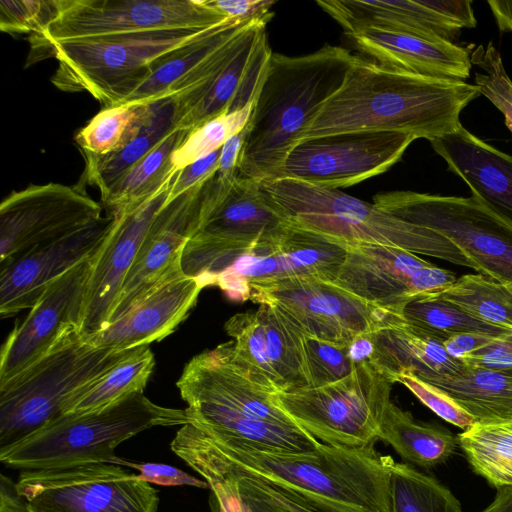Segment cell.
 Returning a JSON list of instances; mask_svg holds the SVG:
<instances>
[{
	"instance_id": "cell-1",
	"label": "cell",
	"mask_w": 512,
	"mask_h": 512,
	"mask_svg": "<svg viewBox=\"0 0 512 512\" xmlns=\"http://www.w3.org/2000/svg\"><path fill=\"white\" fill-rule=\"evenodd\" d=\"M479 95L475 84L463 80L409 73L358 57L301 142L369 131L408 133L430 142L456 130L460 113Z\"/></svg>"
},
{
	"instance_id": "cell-2",
	"label": "cell",
	"mask_w": 512,
	"mask_h": 512,
	"mask_svg": "<svg viewBox=\"0 0 512 512\" xmlns=\"http://www.w3.org/2000/svg\"><path fill=\"white\" fill-rule=\"evenodd\" d=\"M201 432L208 449L226 468L309 507L324 512H390L394 460L379 454L374 445L346 447L320 442L309 451H279L216 440Z\"/></svg>"
},
{
	"instance_id": "cell-3",
	"label": "cell",
	"mask_w": 512,
	"mask_h": 512,
	"mask_svg": "<svg viewBox=\"0 0 512 512\" xmlns=\"http://www.w3.org/2000/svg\"><path fill=\"white\" fill-rule=\"evenodd\" d=\"M357 59L348 49L331 45L302 56L272 52L245 126L238 176L261 182L277 179L288 155Z\"/></svg>"
},
{
	"instance_id": "cell-4",
	"label": "cell",
	"mask_w": 512,
	"mask_h": 512,
	"mask_svg": "<svg viewBox=\"0 0 512 512\" xmlns=\"http://www.w3.org/2000/svg\"><path fill=\"white\" fill-rule=\"evenodd\" d=\"M262 183L292 223L347 247L392 246L480 272L461 249L441 234L398 218L374 203L339 189L288 178Z\"/></svg>"
},
{
	"instance_id": "cell-5",
	"label": "cell",
	"mask_w": 512,
	"mask_h": 512,
	"mask_svg": "<svg viewBox=\"0 0 512 512\" xmlns=\"http://www.w3.org/2000/svg\"><path fill=\"white\" fill-rule=\"evenodd\" d=\"M188 423L185 409L157 405L137 392L99 410L61 415L0 450V461L21 470L112 463L115 448L134 435L156 426Z\"/></svg>"
},
{
	"instance_id": "cell-6",
	"label": "cell",
	"mask_w": 512,
	"mask_h": 512,
	"mask_svg": "<svg viewBox=\"0 0 512 512\" xmlns=\"http://www.w3.org/2000/svg\"><path fill=\"white\" fill-rule=\"evenodd\" d=\"M292 222L261 181L217 174L203 188L197 230L186 243L181 267L206 287L239 257L282 237Z\"/></svg>"
},
{
	"instance_id": "cell-7",
	"label": "cell",
	"mask_w": 512,
	"mask_h": 512,
	"mask_svg": "<svg viewBox=\"0 0 512 512\" xmlns=\"http://www.w3.org/2000/svg\"><path fill=\"white\" fill-rule=\"evenodd\" d=\"M131 350L95 346L79 329L67 332L46 354L0 384V450L60 417L72 396Z\"/></svg>"
},
{
	"instance_id": "cell-8",
	"label": "cell",
	"mask_w": 512,
	"mask_h": 512,
	"mask_svg": "<svg viewBox=\"0 0 512 512\" xmlns=\"http://www.w3.org/2000/svg\"><path fill=\"white\" fill-rule=\"evenodd\" d=\"M228 21L205 29L156 30L56 44L49 52L59 62L52 82L63 91L89 92L104 108L119 105L159 62Z\"/></svg>"
},
{
	"instance_id": "cell-9",
	"label": "cell",
	"mask_w": 512,
	"mask_h": 512,
	"mask_svg": "<svg viewBox=\"0 0 512 512\" xmlns=\"http://www.w3.org/2000/svg\"><path fill=\"white\" fill-rule=\"evenodd\" d=\"M47 25L29 37L28 62L49 57L52 46L156 30L205 29L227 20L206 0H55Z\"/></svg>"
},
{
	"instance_id": "cell-10",
	"label": "cell",
	"mask_w": 512,
	"mask_h": 512,
	"mask_svg": "<svg viewBox=\"0 0 512 512\" xmlns=\"http://www.w3.org/2000/svg\"><path fill=\"white\" fill-rule=\"evenodd\" d=\"M393 383L369 366L316 388L280 391L275 403L304 431L326 444L366 447L379 439Z\"/></svg>"
},
{
	"instance_id": "cell-11",
	"label": "cell",
	"mask_w": 512,
	"mask_h": 512,
	"mask_svg": "<svg viewBox=\"0 0 512 512\" xmlns=\"http://www.w3.org/2000/svg\"><path fill=\"white\" fill-rule=\"evenodd\" d=\"M373 203L441 234L461 249L481 274L512 283V225L476 197L393 191L375 195Z\"/></svg>"
},
{
	"instance_id": "cell-12",
	"label": "cell",
	"mask_w": 512,
	"mask_h": 512,
	"mask_svg": "<svg viewBox=\"0 0 512 512\" xmlns=\"http://www.w3.org/2000/svg\"><path fill=\"white\" fill-rule=\"evenodd\" d=\"M17 491L32 512H156L158 491L111 463L22 470Z\"/></svg>"
},
{
	"instance_id": "cell-13",
	"label": "cell",
	"mask_w": 512,
	"mask_h": 512,
	"mask_svg": "<svg viewBox=\"0 0 512 512\" xmlns=\"http://www.w3.org/2000/svg\"><path fill=\"white\" fill-rule=\"evenodd\" d=\"M250 300L276 308L305 334L341 344L360 334L406 322L403 312L370 304L319 278L254 285Z\"/></svg>"
},
{
	"instance_id": "cell-14",
	"label": "cell",
	"mask_w": 512,
	"mask_h": 512,
	"mask_svg": "<svg viewBox=\"0 0 512 512\" xmlns=\"http://www.w3.org/2000/svg\"><path fill=\"white\" fill-rule=\"evenodd\" d=\"M416 140L408 133L352 132L305 140L288 155L279 178L346 188L386 172Z\"/></svg>"
},
{
	"instance_id": "cell-15",
	"label": "cell",
	"mask_w": 512,
	"mask_h": 512,
	"mask_svg": "<svg viewBox=\"0 0 512 512\" xmlns=\"http://www.w3.org/2000/svg\"><path fill=\"white\" fill-rule=\"evenodd\" d=\"M347 246L294 223L285 234L239 257L215 280L233 301L250 300L251 287L291 278H319L334 282Z\"/></svg>"
},
{
	"instance_id": "cell-16",
	"label": "cell",
	"mask_w": 512,
	"mask_h": 512,
	"mask_svg": "<svg viewBox=\"0 0 512 512\" xmlns=\"http://www.w3.org/2000/svg\"><path fill=\"white\" fill-rule=\"evenodd\" d=\"M102 217V206L77 187L30 185L0 205V266L31 248Z\"/></svg>"
},
{
	"instance_id": "cell-17",
	"label": "cell",
	"mask_w": 512,
	"mask_h": 512,
	"mask_svg": "<svg viewBox=\"0 0 512 512\" xmlns=\"http://www.w3.org/2000/svg\"><path fill=\"white\" fill-rule=\"evenodd\" d=\"M265 27L249 23L239 31L211 79L175 110L176 129L192 131L255 102L272 54Z\"/></svg>"
},
{
	"instance_id": "cell-18",
	"label": "cell",
	"mask_w": 512,
	"mask_h": 512,
	"mask_svg": "<svg viewBox=\"0 0 512 512\" xmlns=\"http://www.w3.org/2000/svg\"><path fill=\"white\" fill-rule=\"evenodd\" d=\"M94 255L53 281L14 326L1 348L0 384L46 354L67 332L80 330Z\"/></svg>"
},
{
	"instance_id": "cell-19",
	"label": "cell",
	"mask_w": 512,
	"mask_h": 512,
	"mask_svg": "<svg viewBox=\"0 0 512 512\" xmlns=\"http://www.w3.org/2000/svg\"><path fill=\"white\" fill-rule=\"evenodd\" d=\"M172 183V182H171ZM138 208L114 215L112 227L93 256L85 293L80 332L91 336L110 321L125 278L170 186Z\"/></svg>"
},
{
	"instance_id": "cell-20",
	"label": "cell",
	"mask_w": 512,
	"mask_h": 512,
	"mask_svg": "<svg viewBox=\"0 0 512 512\" xmlns=\"http://www.w3.org/2000/svg\"><path fill=\"white\" fill-rule=\"evenodd\" d=\"M113 222V216H102L1 265V316L31 309L53 281L96 253Z\"/></svg>"
},
{
	"instance_id": "cell-21",
	"label": "cell",
	"mask_w": 512,
	"mask_h": 512,
	"mask_svg": "<svg viewBox=\"0 0 512 512\" xmlns=\"http://www.w3.org/2000/svg\"><path fill=\"white\" fill-rule=\"evenodd\" d=\"M316 3L345 34L377 27L427 40L451 41L461 29L477 24L470 0H318Z\"/></svg>"
},
{
	"instance_id": "cell-22",
	"label": "cell",
	"mask_w": 512,
	"mask_h": 512,
	"mask_svg": "<svg viewBox=\"0 0 512 512\" xmlns=\"http://www.w3.org/2000/svg\"><path fill=\"white\" fill-rule=\"evenodd\" d=\"M206 182L165 202L159 210L125 278L109 324L124 316L169 272L181 265L184 247L197 230Z\"/></svg>"
},
{
	"instance_id": "cell-23",
	"label": "cell",
	"mask_w": 512,
	"mask_h": 512,
	"mask_svg": "<svg viewBox=\"0 0 512 512\" xmlns=\"http://www.w3.org/2000/svg\"><path fill=\"white\" fill-rule=\"evenodd\" d=\"M204 285L181 265L169 272L124 316L87 339L98 347L129 350L174 332L195 306Z\"/></svg>"
},
{
	"instance_id": "cell-24",
	"label": "cell",
	"mask_w": 512,
	"mask_h": 512,
	"mask_svg": "<svg viewBox=\"0 0 512 512\" xmlns=\"http://www.w3.org/2000/svg\"><path fill=\"white\" fill-rule=\"evenodd\" d=\"M430 264L397 247L351 246L334 283L370 304L403 312L412 301L411 278Z\"/></svg>"
},
{
	"instance_id": "cell-25",
	"label": "cell",
	"mask_w": 512,
	"mask_h": 512,
	"mask_svg": "<svg viewBox=\"0 0 512 512\" xmlns=\"http://www.w3.org/2000/svg\"><path fill=\"white\" fill-rule=\"evenodd\" d=\"M449 171L471 195L512 225V156L478 138L461 125L430 141Z\"/></svg>"
},
{
	"instance_id": "cell-26",
	"label": "cell",
	"mask_w": 512,
	"mask_h": 512,
	"mask_svg": "<svg viewBox=\"0 0 512 512\" xmlns=\"http://www.w3.org/2000/svg\"><path fill=\"white\" fill-rule=\"evenodd\" d=\"M345 35L358 51L392 69L463 81L470 76L469 50L451 41L427 40L377 27Z\"/></svg>"
},
{
	"instance_id": "cell-27",
	"label": "cell",
	"mask_w": 512,
	"mask_h": 512,
	"mask_svg": "<svg viewBox=\"0 0 512 512\" xmlns=\"http://www.w3.org/2000/svg\"><path fill=\"white\" fill-rule=\"evenodd\" d=\"M190 423L216 440L240 442L259 449L309 451L320 442L298 426L251 418L223 404L181 396Z\"/></svg>"
},
{
	"instance_id": "cell-28",
	"label": "cell",
	"mask_w": 512,
	"mask_h": 512,
	"mask_svg": "<svg viewBox=\"0 0 512 512\" xmlns=\"http://www.w3.org/2000/svg\"><path fill=\"white\" fill-rule=\"evenodd\" d=\"M446 392L476 422L512 419V370L466 366L458 374L422 379Z\"/></svg>"
},
{
	"instance_id": "cell-29",
	"label": "cell",
	"mask_w": 512,
	"mask_h": 512,
	"mask_svg": "<svg viewBox=\"0 0 512 512\" xmlns=\"http://www.w3.org/2000/svg\"><path fill=\"white\" fill-rule=\"evenodd\" d=\"M189 132L173 129L101 197L107 215L134 210L169 186L176 174L172 155Z\"/></svg>"
},
{
	"instance_id": "cell-30",
	"label": "cell",
	"mask_w": 512,
	"mask_h": 512,
	"mask_svg": "<svg viewBox=\"0 0 512 512\" xmlns=\"http://www.w3.org/2000/svg\"><path fill=\"white\" fill-rule=\"evenodd\" d=\"M383 350L400 370L419 379L430 376L455 375L465 365L446 351L445 337L407 322L375 332Z\"/></svg>"
},
{
	"instance_id": "cell-31",
	"label": "cell",
	"mask_w": 512,
	"mask_h": 512,
	"mask_svg": "<svg viewBox=\"0 0 512 512\" xmlns=\"http://www.w3.org/2000/svg\"><path fill=\"white\" fill-rule=\"evenodd\" d=\"M379 439L408 463L430 468L447 460L458 444L450 431L415 420L392 401L382 419Z\"/></svg>"
},
{
	"instance_id": "cell-32",
	"label": "cell",
	"mask_w": 512,
	"mask_h": 512,
	"mask_svg": "<svg viewBox=\"0 0 512 512\" xmlns=\"http://www.w3.org/2000/svg\"><path fill=\"white\" fill-rule=\"evenodd\" d=\"M173 129L175 109L171 98L154 102V109L136 137L120 150L105 156H84L85 178L104 196L140 159L148 154Z\"/></svg>"
},
{
	"instance_id": "cell-33",
	"label": "cell",
	"mask_w": 512,
	"mask_h": 512,
	"mask_svg": "<svg viewBox=\"0 0 512 512\" xmlns=\"http://www.w3.org/2000/svg\"><path fill=\"white\" fill-rule=\"evenodd\" d=\"M155 366L148 345L132 349L99 379L72 396L63 414L85 413L102 409L128 395L143 392Z\"/></svg>"
},
{
	"instance_id": "cell-34",
	"label": "cell",
	"mask_w": 512,
	"mask_h": 512,
	"mask_svg": "<svg viewBox=\"0 0 512 512\" xmlns=\"http://www.w3.org/2000/svg\"><path fill=\"white\" fill-rule=\"evenodd\" d=\"M257 311L264 329L266 355L280 391L309 388L304 332L272 306L260 304Z\"/></svg>"
},
{
	"instance_id": "cell-35",
	"label": "cell",
	"mask_w": 512,
	"mask_h": 512,
	"mask_svg": "<svg viewBox=\"0 0 512 512\" xmlns=\"http://www.w3.org/2000/svg\"><path fill=\"white\" fill-rule=\"evenodd\" d=\"M474 472L492 486H512V419L480 423L457 435Z\"/></svg>"
},
{
	"instance_id": "cell-36",
	"label": "cell",
	"mask_w": 512,
	"mask_h": 512,
	"mask_svg": "<svg viewBox=\"0 0 512 512\" xmlns=\"http://www.w3.org/2000/svg\"><path fill=\"white\" fill-rule=\"evenodd\" d=\"M248 23L256 22L230 20L210 35L165 58L157 64L151 76L121 104L151 103L164 99L174 83L219 49Z\"/></svg>"
},
{
	"instance_id": "cell-37",
	"label": "cell",
	"mask_w": 512,
	"mask_h": 512,
	"mask_svg": "<svg viewBox=\"0 0 512 512\" xmlns=\"http://www.w3.org/2000/svg\"><path fill=\"white\" fill-rule=\"evenodd\" d=\"M432 297L486 323L512 330V283H502L477 272L467 273Z\"/></svg>"
},
{
	"instance_id": "cell-38",
	"label": "cell",
	"mask_w": 512,
	"mask_h": 512,
	"mask_svg": "<svg viewBox=\"0 0 512 512\" xmlns=\"http://www.w3.org/2000/svg\"><path fill=\"white\" fill-rule=\"evenodd\" d=\"M153 109L154 102L101 110L75 136L83 156H105L123 148L138 135Z\"/></svg>"
},
{
	"instance_id": "cell-39",
	"label": "cell",
	"mask_w": 512,
	"mask_h": 512,
	"mask_svg": "<svg viewBox=\"0 0 512 512\" xmlns=\"http://www.w3.org/2000/svg\"><path fill=\"white\" fill-rule=\"evenodd\" d=\"M170 447L208 483L211 490L209 497L211 512H245L237 475L213 457L196 430L185 428L178 431Z\"/></svg>"
},
{
	"instance_id": "cell-40",
	"label": "cell",
	"mask_w": 512,
	"mask_h": 512,
	"mask_svg": "<svg viewBox=\"0 0 512 512\" xmlns=\"http://www.w3.org/2000/svg\"><path fill=\"white\" fill-rule=\"evenodd\" d=\"M224 328L232 338L223 343L231 361L256 385L271 393L279 392V380L266 355L264 329L258 311L237 313L226 321Z\"/></svg>"
},
{
	"instance_id": "cell-41",
	"label": "cell",
	"mask_w": 512,
	"mask_h": 512,
	"mask_svg": "<svg viewBox=\"0 0 512 512\" xmlns=\"http://www.w3.org/2000/svg\"><path fill=\"white\" fill-rule=\"evenodd\" d=\"M390 512H462L451 491L407 463L390 468Z\"/></svg>"
},
{
	"instance_id": "cell-42",
	"label": "cell",
	"mask_w": 512,
	"mask_h": 512,
	"mask_svg": "<svg viewBox=\"0 0 512 512\" xmlns=\"http://www.w3.org/2000/svg\"><path fill=\"white\" fill-rule=\"evenodd\" d=\"M403 316L407 323L435 332L446 339L459 334H481L495 338L512 334L511 329L486 323L436 297L408 302L403 309Z\"/></svg>"
},
{
	"instance_id": "cell-43",
	"label": "cell",
	"mask_w": 512,
	"mask_h": 512,
	"mask_svg": "<svg viewBox=\"0 0 512 512\" xmlns=\"http://www.w3.org/2000/svg\"><path fill=\"white\" fill-rule=\"evenodd\" d=\"M253 105L254 103L239 111L217 116L190 131L172 155L175 171L220 149L229 137L246 126Z\"/></svg>"
},
{
	"instance_id": "cell-44",
	"label": "cell",
	"mask_w": 512,
	"mask_h": 512,
	"mask_svg": "<svg viewBox=\"0 0 512 512\" xmlns=\"http://www.w3.org/2000/svg\"><path fill=\"white\" fill-rule=\"evenodd\" d=\"M475 72V85L504 116L512 134V80L506 72L502 57L493 42L469 50Z\"/></svg>"
},
{
	"instance_id": "cell-45",
	"label": "cell",
	"mask_w": 512,
	"mask_h": 512,
	"mask_svg": "<svg viewBox=\"0 0 512 512\" xmlns=\"http://www.w3.org/2000/svg\"><path fill=\"white\" fill-rule=\"evenodd\" d=\"M304 350L310 377L309 388L337 382L356 368L348 355L347 344L322 340L304 333Z\"/></svg>"
},
{
	"instance_id": "cell-46",
	"label": "cell",
	"mask_w": 512,
	"mask_h": 512,
	"mask_svg": "<svg viewBox=\"0 0 512 512\" xmlns=\"http://www.w3.org/2000/svg\"><path fill=\"white\" fill-rule=\"evenodd\" d=\"M397 383L404 385L418 400L443 420L466 430L475 419L442 389L425 382L409 371H402Z\"/></svg>"
},
{
	"instance_id": "cell-47",
	"label": "cell",
	"mask_w": 512,
	"mask_h": 512,
	"mask_svg": "<svg viewBox=\"0 0 512 512\" xmlns=\"http://www.w3.org/2000/svg\"><path fill=\"white\" fill-rule=\"evenodd\" d=\"M54 1H0V29L9 34L39 33L55 13Z\"/></svg>"
},
{
	"instance_id": "cell-48",
	"label": "cell",
	"mask_w": 512,
	"mask_h": 512,
	"mask_svg": "<svg viewBox=\"0 0 512 512\" xmlns=\"http://www.w3.org/2000/svg\"><path fill=\"white\" fill-rule=\"evenodd\" d=\"M199 434L206 446L200 429ZM206 448L208 449L207 446ZM209 452L211 453L210 450ZM213 457L222 464L214 455ZM233 473L238 477L239 493L245 512H292L278 489L246 475Z\"/></svg>"
},
{
	"instance_id": "cell-49",
	"label": "cell",
	"mask_w": 512,
	"mask_h": 512,
	"mask_svg": "<svg viewBox=\"0 0 512 512\" xmlns=\"http://www.w3.org/2000/svg\"><path fill=\"white\" fill-rule=\"evenodd\" d=\"M207 5L230 20L267 25L274 12L273 0H206Z\"/></svg>"
},
{
	"instance_id": "cell-50",
	"label": "cell",
	"mask_w": 512,
	"mask_h": 512,
	"mask_svg": "<svg viewBox=\"0 0 512 512\" xmlns=\"http://www.w3.org/2000/svg\"><path fill=\"white\" fill-rule=\"evenodd\" d=\"M111 464L125 465L140 472V477L148 482L162 486L189 485L198 488H209L208 483L191 476L182 470L161 463H135L116 458Z\"/></svg>"
},
{
	"instance_id": "cell-51",
	"label": "cell",
	"mask_w": 512,
	"mask_h": 512,
	"mask_svg": "<svg viewBox=\"0 0 512 512\" xmlns=\"http://www.w3.org/2000/svg\"><path fill=\"white\" fill-rule=\"evenodd\" d=\"M221 148L177 171L166 202L172 201L187 190L213 177L218 169Z\"/></svg>"
},
{
	"instance_id": "cell-52",
	"label": "cell",
	"mask_w": 512,
	"mask_h": 512,
	"mask_svg": "<svg viewBox=\"0 0 512 512\" xmlns=\"http://www.w3.org/2000/svg\"><path fill=\"white\" fill-rule=\"evenodd\" d=\"M460 361L466 366L512 370V334L493 339Z\"/></svg>"
},
{
	"instance_id": "cell-53",
	"label": "cell",
	"mask_w": 512,
	"mask_h": 512,
	"mask_svg": "<svg viewBox=\"0 0 512 512\" xmlns=\"http://www.w3.org/2000/svg\"><path fill=\"white\" fill-rule=\"evenodd\" d=\"M456 274L433 263L420 269L410 281L412 300L435 296L456 281Z\"/></svg>"
},
{
	"instance_id": "cell-54",
	"label": "cell",
	"mask_w": 512,
	"mask_h": 512,
	"mask_svg": "<svg viewBox=\"0 0 512 512\" xmlns=\"http://www.w3.org/2000/svg\"><path fill=\"white\" fill-rule=\"evenodd\" d=\"M246 137L245 127L227 139L221 148L216 174L224 180H234L238 176V165Z\"/></svg>"
},
{
	"instance_id": "cell-55",
	"label": "cell",
	"mask_w": 512,
	"mask_h": 512,
	"mask_svg": "<svg viewBox=\"0 0 512 512\" xmlns=\"http://www.w3.org/2000/svg\"><path fill=\"white\" fill-rule=\"evenodd\" d=\"M495 337L481 334H459L448 337L444 346L447 353L454 359L461 360L466 355L487 345Z\"/></svg>"
},
{
	"instance_id": "cell-56",
	"label": "cell",
	"mask_w": 512,
	"mask_h": 512,
	"mask_svg": "<svg viewBox=\"0 0 512 512\" xmlns=\"http://www.w3.org/2000/svg\"><path fill=\"white\" fill-rule=\"evenodd\" d=\"M0 512H32L16 483L4 474L0 476Z\"/></svg>"
},
{
	"instance_id": "cell-57",
	"label": "cell",
	"mask_w": 512,
	"mask_h": 512,
	"mask_svg": "<svg viewBox=\"0 0 512 512\" xmlns=\"http://www.w3.org/2000/svg\"><path fill=\"white\" fill-rule=\"evenodd\" d=\"M487 4L499 31L512 33V0H489Z\"/></svg>"
},
{
	"instance_id": "cell-58",
	"label": "cell",
	"mask_w": 512,
	"mask_h": 512,
	"mask_svg": "<svg viewBox=\"0 0 512 512\" xmlns=\"http://www.w3.org/2000/svg\"><path fill=\"white\" fill-rule=\"evenodd\" d=\"M481 512H512V486H501L492 503Z\"/></svg>"
}]
</instances>
